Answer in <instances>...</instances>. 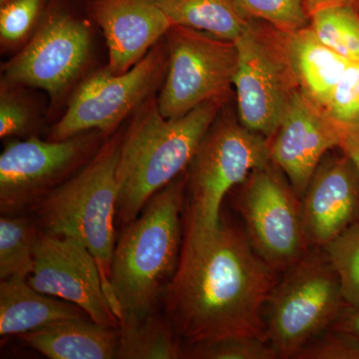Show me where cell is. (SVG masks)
Returning <instances> with one entry per match:
<instances>
[{
    "label": "cell",
    "instance_id": "6da1fadb",
    "mask_svg": "<svg viewBox=\"0 0 359 359\" xmlns=\"http://www.w3.org/2000/svg\"><path fill=\"white\" fill-rule=\"evenodd\" d=\"M278 273L257 254L244 229L222 219L214 237L181 250L163 295L165 316L183 346L230 337L266 340L264 311Z\"/></svg>",
    "mask_w": 359,
    "mask_h": 359
},
{
    "label": "cell",
    "instance_id": "7a4b0ae2",
    "mask_svg": "<svg viewBox=\"0 0 359 359\" xmlns=\"http://www.w3.org/2000/svg\"><path fill=\"white\" fill-rule=\"evenodd\" d=\"M226 100L212 99L168 119L156 95L130 118L116 171L118 223L125 226L133 222L156 193L186 171Z\"/></svg>",
    "mask_w": 359,
    "mask_h": 359
},
{
    "label": "cell",
    "instance_id": "3957f363",
    "mask_svg": "<svg viewBox=\"0 0 359 359\" xmlns=\"http://www.w3.org/2000/svg\"><path fill=\"white\" fill-rule=\"evenodd\" d=\"M186 171L155 194L124 226L111 264L118 320L154 313L178 266L183 244Z\"/></svg>",
    "mask_w": 359,
    "mask_h": 359
},
{
    "label": "cell",
    "instance_id": "277c9868",
    "mask_svg": "<svg viewBox=\"0 0 359 359\" xmlns=\"http://www.w3.org/2000/svg\"><path fill=\"white\" fill-rule=\"evenodd\" d=\"M98 34L87 0H52L32 39L1 65L0 79L43 91L52 125L78 85L103 65L97 59Z\"/></svg>",
    "mask_w": 359,
    "mask_h": 359
},
{
    "label": "cell",
    "instance_id": "5b68a950",
    "mask_svg": "<svg viewBox=\"0 0 359 359\" xmlns=\"http://www.w3.org/2000/svg\"><path fill=\"white\" fill-rule=\"evenodd\" d=\"M126 123L106 139L95 157L81 171L32 210L40 231L74 238L91 252L100 269L112 311L110 273L117 243L116 171Z\"/></svg>",
    "mask_w": 359,
    "mask_h": 359
},
{
    "label": "cell",
    "instance_id": "8992f818",
    "mask_svg": "<svg viewBox=\"0 0 359 359\" xmlns=\"http://www.w3.org/2000/svg\"><path fill=\"white\" fill-rule=\"evenodd\" d=\"M217 116L186 170L182 250L204 244L221 224L224 198L271 160L264 137Z\"/></svg>",
    "mask_w": 359,
    "mask_h": 359
},
{
    "label": "cell",
    "instance_id": "52a82bcc",
    "mask_svg": "<svg viewBox=\"0 0 359 359\" xmlns=\"http://www.w3.org/2000/svg\"><path fill=\"white\" fill-rule=\"evenodd\" d=\"M283 273L266 302V340L278 358L295 359L309 341L334 327L348 306L320 248L309 249Z\"/></svg>",
    "mask_w": 359,
    "mask_h": 359
},
{
    "label": "cell",
    "instance_id": "ba28073f",
    "mask_svg": "<svg viewBox=\"0 0 359 359\" xmlns=\"http://www.w3.org/2000/svg\"><path fill=\"white\" fill-rule=\"evenodd\" d=\"M167 66L168 50L163 39L127 72L116 74L106 65L92 71L74 90L47 138L65 140L92 130L110 137L149 99L158 95Z\"/></svg>",
    "mask_w": 359,
    "mask_h": 359
},
{
    "label": "cell",
    "instance_id": "9c48e42d",
    "mask_svg": "<svg viewBox=\"0 0 359 359\" xmlns=\"http://www.w3.org/2000/svg\"><path fill=\"white\" fill-rule=\"evenodd\" d=\"M108 136L98 130L65 140L41 137L6 140L0 155V212L20 216L75 176Z\"/></svg>",
    "mask_w": 359,
    "mask_h": 359
},
{
    "label": "cell",
    "instance_id": "30bf717a",
    "mask_svg": "<svg viewBox=\"0 0 359 359\" xmlns=\"http://www.w3.org/2000/svg\"><path fill=\"white\" fill-rule=\"evenodd\" d=\"M164 39L168 66L157 95L161 114L174 119L228 95L237 69L235 42L179 25L172 26Z\"/></svg>",
    "mask_w": 359,
    "mask_h": 359
},
{
    "label": "cell",
    "instance_id": "8fae6325",
    "mask_svg": "<svg viewBox=\"0 0 359 359\" xmlns=\"http://www.w3.org/2000/svg\"><path fill=\"white\" fill-rule=\"evenodd\" d=\"M236 201L245 233L257 255L285 271L309 249L302 198L276 169L261 168L241 184Z\"/></svg>",
    "mask_w": 359,
    "mask_h": 359
},
{
    "label": "cell",
    "instance_id": "7c38bea8",
    "mask_svg": "<svg viewBox=\"0 0 359 359\" xmlns=\"http://www.w3.org/2000/svg\"><path fill=\"white\" fill-rule=\"evenodd\" d=\"M256 25L236 40L233 77L240 123L269 140L280 125L295 90L280 43H269ZM295 84V83H294Z\"/></svg>",
    "mask_w": 359,
    "mask_h": 359
},
{
    "label": "cell",
    "instance_id": "4fadbf2b",
    "mask_svg": "<svg viewBox=\"0 0 359 359\" xmlns=\"http://www.w3.org/2000/svg\"><path fill=\"white\" fill-rule=\"evenodd\" d=\"M27 280L37 292L76 304L99 325L120 327L106 297L96 259L74 238L39 231L34 268Z\"/></svg>",
    "mask_w": 359,
    "mask_h": 359
},
{
    "label": "cell",
    "instance_id": "5bb4252c",
    "mask_svg": "<svg viewBox=\"0 0 359 359\" xmlns=\"http://www.w3.org/2000/svg\"><path fill=\"white\" fill-rule=\"evenodd\" d=\"M341 135L339 125L301 90H295L268 140L269 160L302 198L325 155L339 147Z\"/></svg>",
    "mask_w": 359,
    "mask_h": 359
},
{
    "label": "cell",
    "instance_id": "9a60e30c",
    "mask_svg": "<svg viewBox=\"0 0 359 359\" xmlns=\"http://www.w3.org/2000/svg\"><path fill=\"white\" fill-rule=\"evenodd\" d=\"M107 49V67L127 72L145 57L173 26L157 0H87Z\"/></svg>",
    "mask_w": 359,
    "mask_h": 359
},
{
    "label": "cell",
    "instance_id": "2e32d148",
    "mask_svg": "<svg viewBox=\"0 0 359 359\" xmlns=\"http://www.w3.org/2000/svg\"><path fill=\"white\" fill-rule=\"evenodd\" d=\"M311 247L323 248L355 224L359 179L346 155L320 163L302 198Z\"/></svg>",
    "mask_w": 359,
    "mask_h": 359
},
{
    "label": "cell",
    "instance_id": "e0dca14e",
    "mask_svg": "<svg viewBox=\"0 0 359 359\" xmlns=\"http://www.w3.org/2000/svg\"><path fill=\"white\" fill-rule=\"evenodd\" d=\"M282 34L280 46L294 83L323 110L332 89L351 61L323 44L309 26Z\"/></svg>",
    "mask_w": 359,
    "mask_h": 359
},
{
    "label": "cell",
    "instance_id": "ac0fdd59",
    "mask_svg": "<svg viewBox=\"0 0 359 359\" xmlns=\"http://www.w3.org/2000/svg\"><path fill=\"white\" fill-rule=\"evenodd\" d=\"M20 337L47 358L112 359L116 358L119 332L78 318L55 321Z\"/></svg>",
    "mask_w": 359,
    "mask_h": 359
},
{
    "label": "cell",
    "instance_id": "d6986e66",
    "mask_svg": "<svg viewBox=\"0 0 359 359\" xmlns=\"http://www.w3.org/2000/svg\"><path fill=\"white\" fill-rule=\"evenodd\" d=\"M33 289L25 278L0 283V334L20 335L55 321L85 318L83 309Z\"/></svg>",
    "mask_w": 359,
    "mask_h": 359
},
{
    "label": "cell",
    "instance_id": "ffe728a7",
    "mask_svg": "<svg viewBox=\"0 0 359 359\" xmlns=\"http://www.w3.org/2000/svg\"><path fill=\"white\" fill-rule=\"evenodd\" d=\"M172 25L235 42L255 25L240 0H157Z\"/></svg>",
    "mask_w": 359,
    "mask_h": 359
},
{
    "label": "cell",
    "instance_id": "44dd1931",
    "mask_svg": "<svg viewBox=\"0 0 359 359\" xmlns=\"http://www.w3.org/2000/svg\"><path fill=\"white\" fill-rule=\"evenodd\" d=\"M48 97L41 90L0 79V138L27 139L48 134Z\"/></svg>",
    "mask_w": 359,
    "mask_h": 359
},
{
    "label": "cell",
    "instance_id": "7402d4cb",
    "mask_svg": "<svg viewBox=\"0 0 359 359\" xmlns=\"http://www.w3.org/2000/svg\"><path fill=\"white\" fill-rule=\"evenodd\" d=\"M117 359H183V344L166 316L154 313L120 321Z\"/></svg>",
    "mask_w": 359,
    "mask_h": 359
},
{
    "label": "cell",
    "instance_id": "603a6c76",
    "mask_svg": "<svg viewBox=\"0 0 359 359\" xmlns=\"http://www.w3.org/2000/svg\"><path fill=\"white\" fill-rule=\"evenodd\" d=\"M39 228L34 219L22 216L0 218V278H25L34 268V247Z\"/></svg>",
    "mask_w": 359,
    "mask_h": 359
},
{
    "label": "cell",
    "instance_id": "cb8c5ba5",
    "mask_svg": "<svg viewBox=\"0 0 359 359\" xmlns=\"http://www.w3.org/2000/svg\"><path fill=\"white\" fill-rule=\"evenodd\" d=\"M309 27L323 44L351 62H359L358 6L327 7L311 15Z\"/></svg>",
    "mask_w": 359,
    "mask_h": 359
},
{
    "label": "cell",
    "instance_id": "d4e9b609",
    "mask_svg": "<svg viewBox=\"0 0 359 359\" xmlns=\"http://www.w3.org/2000/svg\"><path fill=\"white\" fill-rule=\"evenodd\" d=\"M52 0H0V49L13 56L39 29Z\"/></svg>",
    "mask_w": 359,
    "mask_h": 359
},
{
    "label": "cell",
    "instance_id": "484cf974",
    "mask_svg": "<svg viewBox=\"0 0 359 359\" xmlns=\"http://www.w3.org/2000/svg\"><path fill=\"white\" fill-rule=\"evenodd\" d=\"M320 249L339 278L347 306L358 308L359 224H353Z\"/></svg>",
    "mask_w": 359,
    "mask_h": 359
},
{
    "label": "cell",
    "instance_id": "4316f807",
    "mask_svg": "<svg viewBox=\"0 0 359 359\" xmlns=\"http://www.w3.org/2000/svg\"><path fill=\"white\" fill-rule=\"evenodd\" d=\"M278 359L266 340L230 337L183 346V359Z\"/></svg>",
    "mask_w": 359,
    "mask_h": 359
},
{
    "label": "cell",
    "instance_id": "83f0119b",
    "mask_svg": "<svg viewBox=\"0 0 359 359\" xmlns=\"http://www.w3.org/2000/svg\"><path fill=\"white\" fill-rule=\"evenodd\" d=\"M252 18L266 21L276 32H299L311 25L304 0H240Z\"/></svg>",
    "mask_w": 359,
    "mask_h": 359
},
{
    "label": "cell",
    "instance_id": "f1b7e54d",
    "mask_svg": "<svg viewBox=\"0 0 359 359\" xmlns=\"http://www.w3.org/2000/svg\"><path fill=\"white\" fill-rule=\"evenodd\" d=\"M323 111L340 127L359 123V62L347 66Z\"/></svg>",
    "mask_w": 359,
    "mask_h": 359
},
{
    "label": "cell",
    "instance_id": "f546056e",
    "mask_svg": "<svg viewBox=\"0 0 359 359\" xmlns=\"http://www.w3.org/2000/svg\"><path fill=\"white\" fill-rule=\"evenodd\" d=\"M295 359H359V340L334 325L309 341Z\"/></svg>",
    "mask_w": 359,
    "mask_h": 359
},
{
    "label": "cell",
    "instance_id": "4dcf8cb0",
    "mask_svg": "<svg viewBox=\"0 0 359 359\" xmlns=\"http://www.w3.org/2000/svg\"><path fill=\"white\" fill-rule=\"evenodd\" d=\"M341 143L339 148L351 160L359 179V123L351 126L341 127Z\"/></svg>",
    "mask_w": 359,
    "mask_h": 359
},
{
    "label": "cell",
    "instance_id": "1f68e13d",
    "mask_svg": "<svg viewBox=\"0 0 359 359\" xmlns=\"http://www.w3.org/2000/svg\"><path fill=\"white\" fill-rule=\"evenodd\" d=\"M348 309L349 311H344L334 325L346 330L359 340V306Z\"/></svg>",
    "mask_w": 359,
    "mask_h": 359
},
{
    "label": "cell",
    "instance_id": "d6a6232c",
    "mask_svg": "<svg viewBox=\"0 0 359 359\" xmlns=\"http://www.w3.org/2000/svg\"><path fill=\"white\" fill-rule=\"evenodd\" d=\"M358 0H304L306 11L309 16L316 11L327 7L339 6H358Z\"/></svg>",
    "mask_w": 359,
    "mask_h": 359
},
{
    "label": "cell",
    "instance_id": "836d02e7",
    "mask_svg": "<svg viewBox=\"0 0 359 359\" xmlns=\"http://www.w3.org/2000/svg\"><path fill=\"white\" fill-rule=\"evenodd\" d=\"M358 8H359V4H358Z\"/></svg>",
    "mask_w": 359,
    "mask_h": 359
},
{
    "label": "cell",
    "instance_id": "e575fe53",
    "mask_svg": "<svg viewBox=\"0 0 359 359\" xmlns=\"http://www.w3.org/2000/svg\"><path fill=\"white\" fill-rule=\"evenodd\" d=\"M358 4H359V0H358Z\"/></svg>",
    "mask_w": 359,
    "mask_h": 359
}]
</instances>
